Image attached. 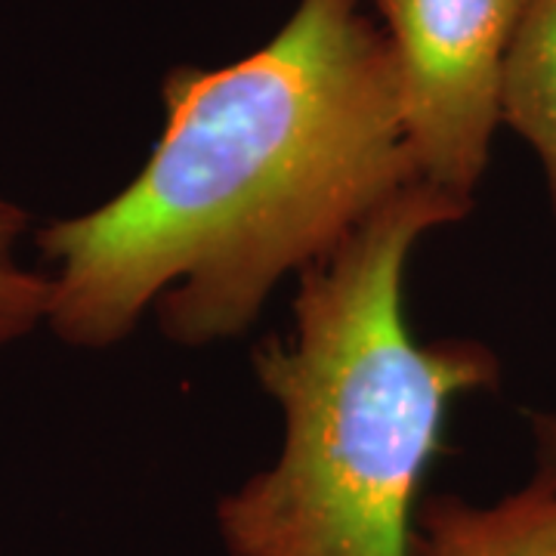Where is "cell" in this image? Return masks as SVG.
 I'll list each match as a JSON object with an SVG mask.
<instances>
[{
    "label": "cell",
    "instance_id": "cell-1",
    "mask_svg": "<svg viewBox=\"0 0 556 556\" xmlns=\"http://www.w3.org/2000/svg\"><path fill=\"white\" fill-rule=\"evenodd\" d=\"M368 3L298 0L254 53L164 75V127L137 177L38 232L43 325L65 346L124 343L146 309L174 346L241 338L285 278L424 182Z\"/></svg>",
    "mask_w": 556,
    "mask_h": 556
},
{
    "label": "cell",
    "instance_id": "cell-2",
    "mask_svg": "<svg viewBox=\"0 0 556 556\" xmlns=\"http://www.w3.org/2000/svg\"><path fill=\"white\" fill-rule=\"evenodd\" d=\"M473 201L415 182L306 273L288 334L254 375L281 412V448L214 507L226 556H415L424 479L460 399L501 387L473 338L417 340L405 273L417 244Z\"/></svg>",
    "mask_w": 556,
    "mask_h": 556
},
{
    "label": "cell",
    "instance_id": "cell-3",
    "mask_svg": "<svg viewBox=\"0 0 556 556\" xmlns=\"http://www.w3.org/2000/svg\"><path fill=\"white\" fill-rule=\"evenodd\" d=\"M526 0H375L396 56L424 182L473 201L501 127V80Z\"/></svg>",
    "mask_w": 556,
    "mask_h": 556
},
{
    "label": "cell",
    "instance_id": "cell-4",
    "mask_svg": "<svg viewBox=\"0 0 556 556\" xmlns=\"http://www.w3.org/2000/svg\"><path fill=\"white\" fill-rule=\"evenodd\" d=\"M415 556H556V477L535 470L492 504L452 492L424 495Z\"/></svg>",
    "mask_w": 556,
    "mask_h": 556
},
{
    "label": "cell",
    "instance_id": "cell-5",
    "mask_svg": "<svg viewBox=\"0 0 556 556\" xmlns=\"http://www.w3.org/2000/svg\"><path fill=\"white\" fill-rule=\"evenodd\" d=\"M501 124H507L544 170L556 223V0H526L504 62Z\"/></svg>",
    "mask_w": 556,
    "mask_h": 556
},
{
    "label": "cell",
    "instance_id": "cell-6",
    "mask_svg": "<svg viewBox=\"0 0 556 556\" xmlns=\"http://www.w3.org/2000/svg\"><path fill=\"white\" fill-rule=\"evenodd\" d=\"M28 214L0 199V350L28 338L47 321L50 276L20 260Z\"/></svg>",
    "mask_w": 556,
    "mask_h": 556
},
{
    "label": "cell",
    "instance_id": "cell-7",
    "mask_svg": "<svg viewBox=\"0 0 556 556\" xmlns=\"http://www.w3.org/2000/svg\"><path fill=\"white\" fill-rule=\"evenodd\" d=\"M538 470L556 477V415H532Z\"/></svg>",
    "mask_w": 556,
    "mask_h": 556
}]
</instances>
